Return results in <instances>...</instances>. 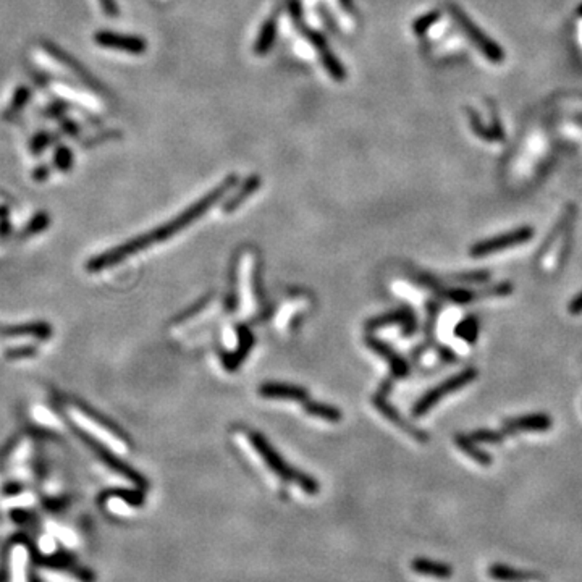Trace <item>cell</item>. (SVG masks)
I'll list each match as a JSON object with an SVG mask.
<instances>
[{
  "label": "cell",
  "mask_w": 582,
  "mask_h": 582,
  "mask_svg": "<svg viewBox=\"0 0 582 582\" xmlns=\"http://www.w3.org/2000/svg\"><path fill=\"white\" fill-rule=\"evenodd\" d=\"M237 181H238V178L235 175L228 176L222 185L214 188V190L208 192L204 198H201L198 203L191 204L190 208H188L186 210H183L181 214H178L176 217L168 220L167 224L151 230V232L139 235V237L136 238L128 239L127 243L120 244V246L113 249H109V251H105L102 254H99V256H96L94 259H91V261L88 262V271L93 273L105 271V269L113 267V266H117V264L123 262L125 259L133 256V254L141 253L144 251V249L151 248L152 244L162 243V242H165V239H170L172 237H175L176 233H180L181 230L190 227V225L194 224L199 217H203L206 212H209L214 204H217L225 194H228V192L233 190V186L237 185Z\"/></svg>",
  "instance_id": "6da1fadb"
},
{
  "label": "cell",
  "mask_w": 582,
  "mask_h": 582,
  "mask_svg": "<svg viewBox=\"0 0 582 582\" xmlns=\"http://www.w3.org/2000/svg\"><path fill=\"white\" fill-rule=\"evenodd\" d=\"M69 415L73 424L80 427V435L89 437V439L99 442L102 445L105 444L110 450L122 451V453L128 450V444L125 442L123 437L118 432H115L112 427L105 424L102 419L96 417L93 412H89L78 405H71L69 408Z\"/></svg>",
  "instance_id": "7a4b0ae2"
},
{
  "label": "cell",
  "mask_w": 582,
  "mask_h": 582,
  "mask_svg": "<svg viewBox=\"0 0 582 582\" xmlns=\"http://www.w3.org/2000/svg\"><path fill=\"white\" fill-rule=\"evenodd\" d=\"M288 12H290V17L293 23H295L296 30H300L302 33V36L306 37L307 42L312 44L317 54L320 55L322 64H324L325 70L329 71V75L331 76V78H334L335 81H343L346 76L343 65H341V62L334 55V52L330 51V47L329 44H327V41L324 39V37H322L317 31L306 26L300 0H288Z\"/></svg>",
  "instance_id": "3957f363"
},
{
  "label": "cell",
  "mask_w": 582,
  "mask_h": 582,
  "mask_svg": "<svg viewBox=\"0 0 582 582\" xmlns=\"http://www.w3.org/2000/svg\"><path fill=\"white\" fill-rule=\"evenodd\" d=\"M251 445L254 446V450L257 451V455H261V458L264 460V463L269 466V469H272L278 478H282L283 480H291V482L300 484L306 492L316 493L317 484L314 482V480H312L311 478H307V475L304 474H301L300 471H295L293 468H290V466L283 461L282 456L278 455L271 445H269V442L264 439L261 434L251 435Z\"/></svg>",
  "instance_id": "277c9868"
},
{
  "label": "cell",
  "mask_w": 582,
  "mask_h": 582,
  "mask_svg": "<svg viewBox=\"0 0 582 582\" xmlns=\"http://www.w3.org/2000/svg\"><path fill=\"white\" fill-rule=\"evenodd\" d=\"M475 377H478V370L469 367V369L461 370L460 374L453 375V377L446 379L444 383L437 385L435 388H432L430 392H427L426 395L416 403L415 408H412V416L421 417L427 415L432 408H434L435 405H439L440 400H444L445 397H448L451 395V393L461 390V388L466 387V385H469L471 382H474Z\"/></svg>",
  "instance_id": "5b68a950"
},
{
  "label": "cell",
  "mask_w": 582,
  "mask_h": 582,
  "mask_svg": "<svg viewBox=\"0 0 582 582\" xmlns=\"http://www.w3.org/2000/svg\"><path fill=\"white\" fill-rule=\"evenodd\" d=\"M532 237H534V228L522 227V228L513 230V232H509V233H503L495 238H489V239H484V242L475 243L474 246H471L469 254L473 257L489 256V254H495V253L504 251V249L527 243L529 239H532Z\"/></svg>",
  "instance_id": "8992f818"
},
{
  "label": "cell",
  "mask_w": 582,
  "mask_h": 582,
  "mask_svg": "<svg viewBox=\"0 0 582 582\" xmlns=\"http://www.w3.org/2000/svg\"><path fill=\"white\" fill-rule=\"evenodd\" d=\"M94 41L98 42L100 47L123 51L127 52V54L133 55H141L144 54V51L147 49V42L144 41V37L122 35V33L113 31H99L98 35L94 36Z\"/></svg>",
  "instance_id": "52a82bcc"
},
{
  "label": "cell",
  "mask_w": 582,
  "mask_h": 582,
  "mask_svg": "<svg viewBox=\"0 0 582 582\" xmlns=\"http://www.w3.org/2000/svg\"><path fill=\"white\" fill-rule=\"evenodd\" d=\"M552 427V417L547 415H527L513 417L503 422L502 432L507 435L521 434V432H545Z\"/></svg>",
  "instance_id": "ba28073f"
},
{
  "label": "cell",
  "mask_w": 582,
  "mask_h": 582,
  "mask_svg": "<svg viewBox=\"0 0 582 582\" xmlns=\"http://www.w3.org/2000/svg\"><path fill=\"white\" fill-rule=\"evenodd\" d=\"M387 387H390V382H387V383H383V387L380 388V392L377 393V395L374 397V406L377 408V410L382 412V415L385 416V417H388V419H390L393 424H397L398 427H400V429H403L406 432L408 435H411L412 439L415 440H417V442H422V444H424V442H427L429 440V437H427L424 432H421V430H417V429H415V427L412 426H410L408 424V422L405 421V419H401V416L398 415V412L393 410V408L388 405V401L385 400V395H387Z\"/></svg>",
  "instance_id": "9c48e42d"
},
{
  "label": "cell",
  "mask_w": 582,
  "mask_h": 582,
  "mask_svg": "<svg viewBox=\"0 0 582 582\" xmlns=\"http://www.w3.org/2000/svg\"><path fill=\"white\" fill-rule=\"evenodd\" d=\"M388 325H401L403 334L410 335L416 330V316L410 307H401V309H397L393 312H388V314L379 316L375 319L369 320L367 329L369 330H377L383 329V327Z\"/></svg>",
  "instance_id": "30bf717a"
},
{
  "label": "cell",
  "mask_w": 582,
  "mask_h": 582,
  "mask_svg": "<svg viewBox=\"0 0 582 582\" xmlns=\"http://www.w3.org/2000/svg\"><path fill=\"white\" fill-rule=\"evenodd\" d=\"M52 327L47 325L46 322H31V324H20V325H8L0 327V336L3 338H37V340H47L52 335Z\"/></svg>",
  "instance_id": "8fae6325"
},
{
  "label": "cell",
  "mask_w": 582,
  "mask_h": 582,
  "mask_svg": "<svg viewBox=\"0 0 582 582\" xmlns=\"http://www.w3.org/2000/svg\"><path fill=\"white\" fill-rule=\"evenodd\" d=\"M367 345L369 348H372V351H375L379 356H382L383 359L388 361V364H390V369H392V375L393 377L400 379V377H406L408 375V364L406 361L401 358L400 354L395 353L390 346H387L383 343V341H380L379 338H375V336H367Z\"/></svg>",
  "instance_id": "7c38bea8"
},
{
  "label": "cell",
  "mask_w": 582,
  "mask_h": 582,
  "mask_svg": "<svg viewBox=\"0 0 582 582\" xmlns=\"http://www.w3.org/2000/svg\"><path fill=\"white\" fill-rule=\"evenodd\" d=\"M259 393L264 398H273V400H291L300 403L309 400L304 388L288 383H266L259 388Z\"/></svg>",
  "instance_id": "4fadbf2b"
},
{
  "label": "cell",
  "mask_w": 582,
  "mask_h": 582,
  "mask_svg": "<svg viewBox=\"0 0 582 582\" xmlns=\"http://www.w3.org/2000/svg\"><path fill=\"white\" fill-rule=\"evenodd\" d=\"M278 15H280V13L273 12V15H271L266 21H264L261 31H259V35H257L256 44H254V54L256 55L264 57V55H267L269 51L272 49L273 42H275V37H277V31H278Z\"/></svg>",
  "instance_id": "5bb4252c"
},
{
  "label": "cell",
  "mask_w": 582,
  "mask_h": 582,
  "mask_svg": "<svg viewBox=\"0 0 582 582\" xmlns=\"http://www.w3.org/2000/svg\"><path fill=\"white\" fill-rule=\"evenodd\" d=\"M487 574H489L490 579L498 581V582H534V581H538L537 574H532V572H526V571H518V570H513V567L503 566V565L490 566Z\"/></svg>",
  "instance_id": "9a60e30c"
},
{
  "label": "cell",
  "mask_w": 582,
  "mask_h": 582,
  "mask_svg": "<svg viewBox=\"0 0 582 582\" xmlns=\"http://www.w3.org/2000/svg\"><path fill=\"white\" fill-rule=\"evenodd\" d=\"M412 571H416L417 574L422 576H430L435 577V579H450L453 576V570L448 565H444V563H437L430 560H416L412 561Z\"/></svg>",
  "instance_id": "2e32d148"
},
{
  "label": "cell",
  "mask_w": 582,
  "mask_h": 582,
  "mask_svg": "<svg viewBox=\"0 0 582 582\" xmlns=\"http://www.w3.org/2000/svg\"><path fill=\"white\" fill-rule=\"evenodd\" d=\"M259 186H261V178L256 176V175L249 176L248 180L243 183L242 188H239V190L235 192L232 198H230L227 203H225V206H224L225 212L228 214V212H233V210H237L239 206H242L244 201H246L249 196H251L253 192L257 190Z\"/></svg>",
  "instance_id": "e0dca14e"
},
{
  "label": "cell",
  "mask_w": 582,
  "mask_h": 582,
  "mask_svg": "<svg viewBox=\"0 0 582 582\" xmlns=\"http://www.w3.org/2000/svg\"><path fill=\"white\" fill-rule=\"evenodd\" d=\"M456 445H458V448L461 451H464L466 455L469 456L471 460H474L475 463L482 464V466H489L492 463V458H490V455L485 453L478 446V444L471 439V437H464V435H456Z\"/></svg>",
  "instance_id": "ac0fdd59"
},
{
  "label": "cell",
  "mask_w": 582,
  "mask_h": 582,
  "mask_svg": "<svg viewBox=\"0 0 582 582\" xmlns=\"http://www.w3.org/2000/svg\"><path fill=\"white\" fill-rule=\"evenodd\" d=\"M253 345V335L249 334L248 330L242 329L239 331V345H238V349L233 351L232 354L227 356L225 358V365L232 370V369H237L239 364H242V361L244 359V356L249 353V348H251Z\"/></svg>",
  "instance_id": "d6986e66"
},
{
  "label": "cell",
  "mask_w": 582,
  "mask_h": 582,
  "mask_svg": "<svg viewBox=\"0 0 582 582\" xmlns=\"http://www.w3.org/2000/svg\"><path fill=\"white\" fill-rule=\"evenodd\" d=\"M302 408H304V411L312 417H319V419L329 422H338L341 419V412L334 406L320 405V403L306 400L302 403Z\"/></svg>",
  "instance_id": "ffe728a7"
},
{
  "label": "cell",
  "mask_w": 582,
  "mask_h": 582,
  "mask_svg": "<svg viewBox=\"0 0 582 582\" xmlns=\"http://www.w3.org/2000/svg\"><path fill=\"white\" fill-rule=\"evenodd\" d=\"M253 257L248 256L244 257V266H243V302H244V309H248V312L253 309L254 302H256V298L253 296Z\"/></svg>",
  "instance_id": "44dd1931"
},
{
  "label": "cell",
  "mask_w": 582,
  "mask_h": 582,
  "mask_svg": "<svg viewBox=\"0 0 582 582\" xmlns=\"http://www.w3.org/2000/svg\"><path fill=\"white\" fill-rule=\"evenodd\" d=\"M30 98H31L30 88H26V86H20V88H17L15 94H13V98L10 100V105H8V109L3 112V118H10L18 112H21V110L28 105Z\"/></svg>",
  "instance_id": "7402d4cb"
},
{
  "label": "cell",
  "mask_w": 582,
  "mask_h": 582,
  "mask_svg": "<svg viewBox=\"0 0 582 582\" xmlns=\"http://www.w3.org/2000/svg\"><path fill=\"white\" fill-rule=\"evenodd\" d=\"M478 334L479 324L474 317H468V319L461 320L460 325L456 327V335H458L460 338L469 341V343H474L475 338H478Z\"/></svg>",
  "instance_id": "603a6c76"
},
{
  "label": "cell",
  "mask_w": 582,
  "mask_h": 582,
  "mask_svg": "<svg viewBox=\"0 0 582 582\" xmlns=\"http://www.w3.org/2000/svg\"><path fill=\"white\" fill-rule=\"evenodd\" d=\"M54 165L59 168L60 172H70L71 170V167H73V152H71L70 147L60 146V147L55 149Z\"/></svg>",
  "instance_id": "cb8c5ba5"
},
{
  "label": "cell",
  "mask_w": 582,
  "mask_h": 582,
  "mask_svg": "<svg viewBox=\"0 0 582 582\" xmlns=\"http://www.w3.org/2000/svg\"><path fill=\"white\" fill-rule=\"evenodd\" d=\"M49 225H51L49 215H47L46 212H39L30 220V224H28V227L25 228V235H26V237L39 235L41 232H44V230L49 227Z\"/></svg>",
  "instance_id": "d4e9b609"
},
{
  "label": "cell",
  "mask_w": 582,
  "mask_h": 582,
  "mask_svg": "<svg viewBox=\"0 0 582 582\" xmlns=\"http://www.w3.org/2000/svg\"><path fill=\"white\" fill-rule=\"evenodd\" d=\"M469 437L475 442V444H500V442H503L504 434L503 432L480 429V430L473 432Z\"/></svg>",
  "instance_id": "484cf974"
},
{
  "label": "cell",
  "mask_w": 582,
  "mask_h": 582,
  "mask_svg": "<svg viewBox=\"0 0 582 582\" xmlns=\"http://www.w3.org/2000/svg\"><path fill=\"white\" fill-rule=\"evenodd\" d=\"M446 296H448V300L455 301V302H460V304H466V302H471L474 300H478L479 295L478 293H473V291H468V290H451L446 293Z\"/></svg>",
  "instance_id": "4316f807"
},
{
  "label": "cell",
  "mask_w": 582,
  "mask_h": 582,
  "mask_svg": "<svg viewBox=\"0 0 582 582\" xmlns=\"http://www.w3.org/2000/svg\"><path fill=\"white\" fill-rule=\"evenodd\" d=\"M51 144V134L49 133H37L35 138L31 139V152L36 154V156H39L41 152H44V149Z\"/></svg>",
  "instance_id": "83f0119b"
},
{
  "label": "cell",
  "mask_w": 582,
  "mask_h": 582,
  "mask_svg": "<svg viewBox=\"0 0 582 582\" xmlns=\"http://www.w3.org/2000/svg\"><path fill=\"white\" fill-rule=\"evenodd\" d=\"M36 354V349L33 345H26V346H18V348H12L8 349L6 353V358L7 359H25V358H31V356Z\"/></svg>",
  "instance_id": "f1b7e54d"
},
{
  "label": "cell",
  "mask_w": 582,
  "mask_h": 582,
  "mask_svg": "<svg viewBox=\"0 0 582 582\" xmlns=\"http://www.w3.org/2000/svg\"><path fill=\"white\" fill-rule=\"evenodd\" d=\"M489 278V272L480 271V272H473V273H463V275L456 277V280L460 282H485Z\"/></svg>",
  "instance_id": "f546056e"
},
{
  "label": "cell",
  "mask_w": 582,
  "mask_h": 582,
  "mask_svg": "<svg viewBox=\"0 0 582 582\" xmlns=\"http://www.w3.org/2000/svg\"><path fill=\"white\" fill-rule=\"evenodd\" d=\"M100 6H102L104 12L107 13L109 17H117L118 15V7L115 0H99Z\"/></svg>",
  "instance_id": "4dcf8cb0"
},
{
  "label": "cell",
  "mask_w": 582,
  "mask_h": 582,
  "mask_svg": "<svg viewBox=\"0 0 582 582\" xmlns=\"http://www.w3.org/2000/svg\"><path fill=\"white\" fill-rule=\"evenodd\" d=\"M49 175H51V168H49V165H39V167H36L35 168V172H33V178H35L36 181H44V180H47V178H49Z\"/></svg>",
  "instance_id": "1f68e13d"
},
{
  "label": "cell",
  "mask_w": 582,
  "mask_h": 582,
  "mask_svg": "<svg viewBox=\"0 0 582 582\" xmlns=\"http://www.w3.org/2000/svg\"><path fill=\"white\" fill-rule=\"evenodd\" d=\"M62 129H64L66 134H70V136H78V133H80L78 125H76L73 120H69V118H65L64 122H62Z\"/></svg>",
  "instance_id": "d6a6232c"
},
{
  "label": "cell",
  "mask_w": 582,
  "mask_h": 582,
  "mask_svg": "<svg viewBox=\"0 0 582 582\" xmlns=\"http://www.w3.org/2000/svg\"><path fill=\"white\" fill-rule=\"evenodd\" d=\"M567 309H570L571 314H574V316L581 314V312H582V293H579V295H577L574 300L570 302Z\"/></svg>",
  "instance_id": "836d02e7"
},
{
  "label": "cell",
  "mask_w": 582,
  "mask_h": 582,
  "mask_svg": "<svg viewBox=\"0 0 582 582\" xmlns=\"http://www.w3.org/2000/svg\"><path fill=\"white\" fill-rule=\"evenodd\" d=\"M340 6L343 7L345 12H353V6H351V0H340Z\"/></svg>",
  "instance_id": "e575fe53"
}]
</instances>
